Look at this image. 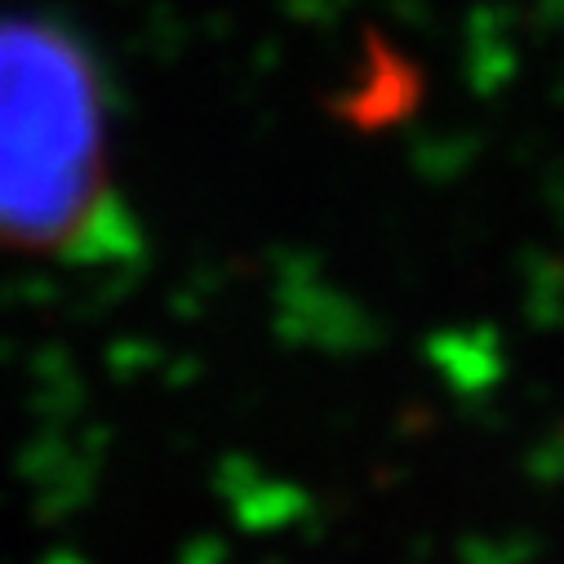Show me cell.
Wrapping results in <instances>:
<instances>
[{
	"instance_id": "6da1fadb",
	"label": "cell",
	"mask_w": 564,
	"mask_h": 564,
	"mask_svg": "<svg viewBox=\"0 0 564 564\" xmlns=\"http://www.w3.org/2000/svg\"><path fill=\"white\" fill-rule=\"evenodd\" d=\"M116 218L107 94L76 36L0 19V245L72 258Z\"/></svg>"
}]
</instances>
